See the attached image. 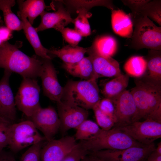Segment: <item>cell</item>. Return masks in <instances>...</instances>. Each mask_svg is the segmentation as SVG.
<instances>
[{"instance_id":"obj_39","label":"cell","mask_w":161,"mask_h":161,"mask_svg":"<svg viewBox=\"0 0 161 161\" xmlns=\"http://www.w3.org/2000/svg\"><path fill=\"white\" fill-rule=\"evenodd\" d=\"M12 31L7 27H0V38L3 42L7 41L12 37Z\"/></svg>"},{"instance_id":"obj_41","label":"cell","mask_w":161,"mask_h":161,"mask_svg":"<svg viewBox=\"0 0 161 161\" xmlns=\"http://www.w3.org/2000/svg\"><path fill=\"white\" fill-rule=\"evenodd\" d=\"M145 161H161V155L153 151L148 156Z\"/></svg>"},{"instance_id":"obj_4","label":"cell","mask_w":161,"mask_h":161,"mask_svg":"<svg viewBox=\"0 0 161 161\" xmlns=\"http://www.w3.org/2000/svg\"><path fill=\"white\" fill-rule=\"evenodd\" d=\"M100 98L96 80H70L63 87L61 101L68 102L86 110L92 109Z\"/></svg>"},{"instance_id":"obj_3","label":"cell","mask_w":161,"mask_h":161,"mask_svg":"<svg viewBox=\"0 0 161 161\" xmlns=\"http://www.w3.org/2000/svg\"><path fill=\"white\" fill-rule=\"evenodd\" d=\"M89 153L106 149H122L144 145L136 141L116 127L99 131L89 139L78 143Z\"/></svg>"},{"instance_id":"obj_36","label":"cell","mask_w":161,"mask_h":161,"mask_svg":"<svg viewBox=\"0 0 161 161\" xmlns=\"http://www.w3.org/2000/svg\"><path fill=\"white\" fill-rule=\"evenodd\" d=\"M97 106L101 111L111 118L115 123L116 118L113 103L110 99L106 98L100 100Z\"/></svg>"},{"instance_id":"obj_26","label":"cell","mask_w":161,"mask_h":161,"mask_svg":"<svg viewBox=\"0 0 161 161\" xmlns=\"http://www.w3.org/2000/svg\"><path fill=\"white\" fill-rule=\"evenodd\" d=\"M15 4L14 0H0V10L3 12L6 27L12 31H19L23 29L22 22L11 10Z\"/></svg>"},{"instance_id":"obj_8","label":"cell","mask_w":161,"mask_h":161,"mask_svg":"<svg viewBox=\"0 0 161 161\" xmlns=\"http://www.w3.org/2000/svg\"><path fill=\"white\" fill-rule=\"evenodd\" d=\"M116 127L135 140L144 145L152 143L161 137V123L150 119L141 122L134 121L127 125Z\"/></svg>"},{"instance_id":"obj_18","label":"cell","mask_w":161,"mask_h":161,"mask_svg":"<svg viewBox=\"0 0 161 161\" xmlns=\"http://www.w3.org/2000/svg\"><path fill=\"white\" fill-rule=\"evenodd\" d=\"M111 12V24L114 32L120 36L131 38L133 24L130 14L120 9L112 10Z\"/></svg>"},{"instance_id":"obj_40","label":"cell","mask_w":161,"mask_h":161,"mask_svg":"<svg viewBox=\"0 0 161 161\" xmlns=\"http://www.w3.org/2000/svg\"><path fill=\"white\" fill-rule=\"evenodd\" d=\"M0 161H17L11 153L0 150Z\"/></svg>"},{"instance_id":"obj_19","label":"cell","mask_w":161,"mask_h":161,"mask_svg":"<svg viewBox=\"0 0 161 161\" xmlns=\"http://www.w3.org/2000/svg\"><path fill=\"white\" fill-rule=\"evenodd\" d=\"M17 14L22 22L23 29L25 35L36 55L42 59L51 60L52 58L48 53L49 49L45 48L41 44L35 28L32 26L24 16L19 11Z\"/></svg>"},{"instance_id":"obj_35","label":"cell","mask_w":161,"mask_h":161,"mask_svg":"<svg viewBox=\"0 0 161 161\" xmlns=\"http://www.w3.org/2000/svg\"><path fill=\"white\" fill-rule=\"evenodd\" d=\"M60 32L64 40L72 46H77L82 39V36L74 29L65 27Z\"/></svg>"},{"instance_id":"obj_30","label":"cell","mask_w":161,"mask_h":161,"mask_svg":"<svg viewBox=\"0 0 161 161\" xmlns=\"http://www.w3.org/2000/svg\"><path fill=\"white\" fill-rule=\"evenodd\" d=\"M138 14L150 18L161 26V0L150 1L142 8Z\"/></svg>"},{"instance_id":"obj_13","label":"cell","mask_w":161,"mask_h":161,"mask_svg":"<svg viewBox=\"0 0 161 161\" xmlns=\"http://www.w3.org/2000/svg\"><path fill=\"white\" fill-rule=\"evenodd\" d=\"M47 141L41 149V161H62L78 143L74 137L71 136Z\"/></svg>"},{"instance_id":"obj_43","label":"cell","mask_w":161,"mask_h":161,"mask_svg":"<svg viewBox=\"0 0 161 161\" xmlns=\"http://www.w3.org/2000/svg\"><path fill=\"white\" fill-rule=\"evenodd\" d=\"M156 152L158 154L161 155V142H160L157 144V147L155 150Z\"/></svg>"},{"instance_id":"obj_14","label":"cell","mask_w":161,"mask_h":161,"mask_svg":"<svg viewBox=\"0 0 161 161\" xmlns=\"http://www.w3.org/2000/svg\"><path fill=\"white\" fill-rule=\"evenodd\" d=\"M42 68L41 77L44 95L51 100L60 102L63 92V87L60 84L56 71L50 60L42 58Z\"/></svg>"},{"instance_id":"obj_21","label":"cell","mask_w":161,"mask_h":161,"mask_svg":"<svg viewBox=\"0 0 161 161\" xmlns=\"http://www.w3.org/2000/svg\"><path fill=\"white\" fill-rule=\"evenodd\" d=\"M88 48L70 45L64 47L60 49H49L48 53L57 57L65 64H73L77 62L84 57Z\"/></svg>"},{"instance_id":"obj_29","label":"cell","mask_w":161,"mask_h":161,"mask_svg":"<svg viewBox=\"0 0 161 161\" xmlns=\"http://www.w3.org/2000/svg\"><path fill=\"white\" fill-rule=\"evenodd\" d=\"M78 15L74 19L75 30L82 37H86L91 34V30L88 18L91 15L88 11L83 9L77 10Z\"/></svg>"},{"instance_id":"obj_5","label":"cell","mask_w":161,"mask_h":161,"mask_svg":"<svg viewBox=\"0 0 161 161\" xmlns=\"http://www.w3.org/2000/svg\"><path fill=\"white\" fill-rule=\"evenodd\" d=\"M130 14L134 27L131 47L136 49L147 48L161 51V27L156 26L145 16Z\"/></svg>"},{"instance_id":"obj_7","label":"cell","mask_w":161,"mask_h":161,"mask_svg":"<svg viewBox=\"0 0 161 161\" xmlns=\"http://www.w3.org/2000/svg\"><path fill=\"white\" fill-rule=\"evenodd\" d=\"M40 89L35 78H23L15 97L16 106L27 116L30 117L41 106Z\"/></svg>"},{"instance_id":"obj_45","label":"cell","mask_w":161,"mask_h":161,"mask_svg":"<svg viewBox=\"0 0 161 161\" xmlns=\"http://www.w3.org/2000/svg\"><path fill=\"white\" fill-rule=\"evenodd\" d=\"M4 42H3L1 39L0 38V47H1V46L4 43Z\"/></svg>"},{"instance_id":"obj_12","label":"cell","mask_w":161,"mask_h":161,"mask_svg":"<svg viewBox=\"0 0 161 161\" xmlns=\"http://www.w3.org/2000/svg\"><path fill=\"white\" fill-rule=\"evenodd\" d=\"M57 105L60 129L63 133L72 129H76L88 117L87 110L74 103L61 100L57 103Z\"/></svg>"},{"instance_id":"obj_42","label":"cell","mask_w":161,"mask_h":161,"mask_svg":"<svg viewBox=\"0 0 161 161\" xmlns=\"http://www.w3.org/2000/svg\"><path fill=\"white\" fill-rule=\"evenodd\" d=\"M88 156L92 161H106L91 154H89Z\"/></svg>"},{"instance_id":"obj_32","label":"cell","mask_w":161,"mask_h":161,"mask_svg":"<svg viewBox=\"0 0 161 161\" xmlns=\"http://www.w3.org/2000/svg\"><path fill=\"white\" fill-rule=\"evenodd\" d=\"M12 122L0 116V150L8 146L10 128Z\"/></svg>"},{"instance_id":"obj_31","label":"cell","mask_w":161,"mask_h":161,"mask_svg":"<svg viewBox=\"0 0 161 161\" xmlns=\"http://www.w3.org/2000/svg\"><path fill=\"white\" fill-rule=\"evenodd\" d=\"M66 3L75 8L77 10L83 9L87 11L91 8L96 6H103L110 9H114L112 1L111 0H69Z\"/></svg>"},{"instance_id":"obj_10","label":"cell","mask_w":161,"mask_h":161,"mask_svg":"<svg viewBox=\"0 0 161 161\" xmlns=\"http://www.w3.org/2000/svg\"><path fill=\"white\" fill-rule=\"evenodd\" d=\"M35 128L41 131L47 141L53 137L60 129L61 122L58 115L52 106L39 107L30 117Z\"/></svg>"},{"instance_id":"obj_34","label":"cell","mask_w":161,"mask_h":161,"mask_svg":"<svg viewBox=\"0 0 161 161\" xmlns=\"http://www.w3.org/2000/svg\"><path fill=\"white\" fill-rule=\"evenodd\" d=\"M42 142L31 146L22 155L20 161H41Z\"/></svg>"},{"instance_id":"obj_6","label":"cell","mask_w":161,"mask_h":161,"mask_svg":"<svg viewBox=\"0 0 161 161\" xmlns=\"http://www.w3.org/2000/svg\"><path fill=\"white\" fill-rule=\"evenodd\" d=\"M45 140V137L40 134L32 122L27 120L11 125L8 146L12 152L17 153Z\"/></svg>"},{"instance_id":"obj_11","label":"cell","mask_w":161,"mask_h":161,"mask_svg":"<svg viewBox=\"0 0 161 161\" xmlns=\"http://www.w3.org/2000/svg\"><path fill=\"white\" fill-rule=\"evenodd\" d=\"M110 99L115 109L116 122L114 127L124 126L136 121L137 109L130 92L126 89Z\"/></svg>"},{"instance_id":"obj_44","label":"cell","mask_w":161,"mask_h":161,"mask_svg":"<svg viewBox=\"0 0 161 161\" xmlns=\"http://www.w3.org/2000/svg\"><path fill=\"white\" fill-rule=\"evenodd\" d=\"M80 161H92L90 159L89 156L86 155L83 157L80 160Z\"/></svg>"},{"instance_id":"obj_1","label":"cell","mask_w":161,"mask_h":161,"mask_svg":"<svg viewBox=\"0 0 161 161\" xmlns=\"http://www.w3.org/2000/svg\"><path fill=\"white\" fill-rule=\"evenodd\" d=\"M22 42L17 41L14 44L7 41L0 47V68L19 74L23 78L39 77L43 64L42 60L30 57L20 50Z\"/></svg>"},{"instance_id":"obj_16","label":"cell","mask_w":161,"mask_h":161,"mask_svg":"<svg viewBox=\"0 0 161 161\" xmlns=\"http://www.w3.org/2000/svg\"><path fill=\"white\" fill-rule=\"evenodd\" d=\"M41 21L35 29L37 32L53 28L60 32L65 27L73 22L70 13L63 6H58L56 11L47 12L44 11L40 15Z\"/></svg>"},{"instance_id":"obj_28","label":"cell","mask_w":161,"mask_h":161,"mask_svg":"<svg viewBox=\"0 0 161 161\" xmlns=\"http://www.w3.org/2000/svg\"><path fill=\"white\" fill-rule=\"evenodd\" d=\"M74 136L76 140H87L96 134L100 128L97 124L91 120L86 119L82 122L76 129Z\"/></svg>"},{"instance_id":"obj_9","label":"cell","mask_w":161,"mask_h":161,"mask_svg":"<svg viewBox=\"0 0 161 161\" xmlns=\"http://www.w3.org/2000/svg\"><path fill=\"white\" fill-rule=\"evenodd\" d=\"M156 147L153 143L124 149L103 150L89 154L106 161H145Z\"/></svg>"},{"instance_id":"obj_15","label":"cell","mask_w":161,"mask_h":161,"mask_svg":"<svg viewBox=\"0 0 161 161\" xmlns=\"http://www.w3.org/2000/svg\"><path fill=\"white\" fill-rule=\"evenodd\" d=\"M12 72L4 70L0 80V116L13 122L16 117L15 98L9 84Z\"/></svg>"},{"instance_id":"obj_25","label":"cell","mask_w":161,"mask_h":161,"mask_svg":"<svg viewBox=\"0 0 161 161\" xmlns=\"http://www.w3.org/2000/svg\"><path fill=\"white\" fill-rule=\"evenodd\" d=\"M129 76L122 74L108 81L104 85L102 92L105 97L111 99L123 92L127 87Z\"/></svg>"},{"instance_id":"obj_27","label":"cell","mask_w":161,"mask_h":161,"mask_svg":"<svg viewBox=\"0 0 161 161\" xmlns=\"http://www.w3.org/2000/svg\"><path fill=\"white\" fill-rule=\"evenodd\" d=\"M124 68L129 76L139 78L145 73L147 62L143 56H133L127 61L124 65Z\"/></svg>"},{"instance_id":"obj_23","label":"cell","mask_w":161,"mask_h":161,"mask_svg":"<svg viewBox=\"0 0 161 161\" xmlns=\"http://www.w3.org/2000/svg\"><path fill=\"white\" fill-rule=\"evenodd\" d=\"M145 60L146 70L148 71L146 78L153 83L161 85V51L150 49Z\"/></svg>"},{"instance_id":"obj_46","label":"cell","mask_w":161,"mask_h":161,"mask_svg":"<svg viewBox=\"0 0 161 161\" xmlns=\"http://www.w3.org/2000/svg\"><path fill=\"white\" fill-rule=\"evenodd\" d=\"M3 21L1 19V17L0 16V24H3Z\"/></svg>"},{"instance_id":"obj_2","label":"cell","mask_w":161,"mask_h":161,"mask_svg":"<svg viewBox=\"0 0 161 161\" xmlns=\"http://www.w3.org/2000/svg\"><path fill=\"white\" fill-rule=\"evenodd\" d=\"M138 78L130 92L137 109L136 121L146 119L161 109V85Z\"/></svg>"},{"instance_id":"obj_33","label":"cell","mask_w":161,"mask_h":161,"mask_svg":"<svg viewBox=\"0 0 161 161\" xmlns=\"http://www.w3.org/2000/svg\"><path fill=\"white\" fill-rule=\"evenodd\" d=\"M94 112L97 124L102 129H110L114 126L113 120L100 109L97 104L92 109Z\"/></svg>"},{"instance_id":"obj_38","label":"cell","mask_w":161,"mask_h":161,"mask_svg":"<svg viewBox=\"0 0 161 161\" xmlns=\"http://www.w3.org/2000/svg\"><path fill=\"white\" fill-rule=\"evenodd\" d=\"M151 0H121L125 5L131 10V15L138 14L142 8Z\"/></svg>"},{"instance_id":"obj_22","label":"cell","mask_w":161,"mask_h":161,"mask_svg":"<svg viewBox=\"0 0 161 161\" xmlns=\"http://www.w3.org/2000/svg\"><path fill=\"white\" fill-rule=\"evenodd\" d=\"M117 43L116 39L109 35L96 38L87 51L104 57H112L116 53Z\"/></svg>"},{"instance_id":"obj_24","label":"cell","mask_w":161,"mask_h":161,"mask_svg":"<svg viewBox=\"0 0 161 161\" xmlns=\"http://www.w3.org/2000/svg\"><path fill=\"white\" fill-rule=\"evenodd\" d=\"M20 13L27 18L32 25L36 18L44 11L47 7L44 1L42 0H18Z\"/></svg>"},{"instance_id":"obj_37","label":"cell","mask_w":161,"mask_h":161,"mask_svg":"<svg viewBox=\"0 0 161 161\" xmlns=\"http://www.w3.org/2000/svg\"><path fill=\"white\" fill-rule=\"evenodd\" d=\"M88 154L89 153L78 143L71 152L62 161H80Z\"/></svg>"},{"instance_id":"obj_20","label":"cell","mask_w":161,"mask_h":161,"mask_svg":"<svg viewBox=\"0 0 161 161\" xmlns=\"http://www.w3.org/2000/svg\"><path fill=\"white\" fill-rule=\"evenodd\" d=\"M63 67L67 72L73 76L85 80L97 79L91 59L89 56L84 57L76 63H63Z\"/></svg>"},{"instance_id":"obj_17","label":"cell","mask_w":161,"mask_h":161,"mask_svg":"<svg viewBox=\"0 0 161 161\" xmlns=\"http://www.w3.org/2000/svg\"><path fill=\"white\" fill-rule=\"evenodd\" d=\"M97 78L103 77H116L122 74L119 63L112 57H104L87 51Z\"/></svg>"}]
</instances>
